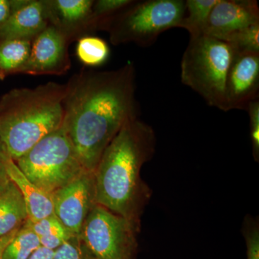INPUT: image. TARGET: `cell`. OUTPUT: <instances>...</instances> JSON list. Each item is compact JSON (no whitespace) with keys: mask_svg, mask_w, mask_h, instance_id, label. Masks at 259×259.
<instances>
[{"mask_svg":"<svg viewBox=\"0 0 259 259\" xmlns=\"http://www.w3.org/2000/svg\"><path fill=\"white\" fill-rule=\"evenodd\" d=\"M62 127L83 168L94 172L102 153L126 122L137 118L136 69L81 70L66 83Z\"/></svg>","mask_w":259,"mask_h":259,"instance_id":"cell-1","label":"cell"},{"mask_svg":"<svg viewBox=\"0 0 259 259\" xmlns=\"http://www.w3.org/2000/svg\"><path fill=\"white\" fill-rule=\"evenodd\" d=\"M156 136L139 119L126 122L102 153L94 173L97 204L141 226L151 191L141 176L152 157Z\"/></svg>","mask_w":259,"mask_h":259,"instance_id":"cell-2","label":"cell"},{"mask_svg":"<svg viewBox=\"0 0 259 259\" xmlns=\"http://www.w3.org/2000/svg\"><path fill=\"white\" fill-rule=\"evenodd\" d=\"M66 92V84L48 82L1 97L0 139L13 161L62 126Z\"/></svg>","mask_w":259,"mask_h":259,"instance_id":"cell-3","label":"cell"},{"mask_svg":"<svg viewBox=\"0 0 259 259\" xmlns=\"http://www.w3.org/2000/svg\"><path fill=\"white\" fill-rule=\"evenodd\" d=\"M237 50L209 35L190 37L181 62V80L211 107L226 112V83Z\"/></svg>","mask_w":259,"mask_h":259,"instance_id":"cell-4","label":"cell"},{"mask_svg":"<svg viewBox=\"0 0 259 259\" xmlns=\"http://www.w3.org/2000/svg\"><path fill=\"white\" fill-rule=\"evenodd\" d=\"M15 162L32 183L50 195L88 171L62 126Z\"/></svg>","mask_w":259,"mask_h":259,"instance_id":"cell-5","label":"cell"},{"mask_svg":"<svg viewBox=\"0 0 259 259\" xmlns=\"http://www.w3.org/2000/svg\"><path fill=\"white\" fill-rule=\"evenodd\" d=\"M185 15L183 0L135 1L112 19L106 30L113 45L134 42L148 47L162 32L180 28Z\"/></svg>","mask_w":259,"mask_h":259,"instance_id":"cell-6","label":"cell"},{"mask_svg":"<svg viewBox=\"0 0 259 259\" xmlns=\"http://www.w3.org/2000/svg\"><path fill=\"white\" fill-rule=\"evenodd\" d=\"M141 226L97 204L83 223L80 238L96 259H131Z\"/></svg>","mask_w":259,"mask_h":259,"instance_id":"cell-7","label":"cell"},{"mask_svg":"<svg viewBox=\"0 0 259 259\" xmlns=\"http://www.w3.org/2000/svg\"><path fill=\"white\" fill-rule=\"evenodd\" d=\"M51 196L56 217L71 234L79 236L88 214L97 204L93 172H83Z\"/></svg>","mask_w":259,"mask_h":259,"instance_id":"cell-8","label":"cell"},{"mask_svg":"<svg viewBox=\"0 0 259 259\" xmlns=\"http://www.w3.org/2000/svg\"><path fill=\"white\" fill-rule=\"evenodd\" d=\"M71 40L49 25L32 40L30 55L20 74L61 75L71 68L69 44Z\"/></svg>","mask_w":259,"mask_h":259,"instance_id":"cell-9","label":"cell"},{"mask_svg":"<svg viewBox=\"0 0 259 259\" xmlns=\"http://www.w3.org/2000/svg\"><path fill=\"white\" fill-rule=\"evenodd\" d=\"M258 92L259 53L237 51L226 79V112L246 110Z\"/></svg>","mask_w":259,"mask_h":259,"instance_id":"cell-10","label":"cell"},{"mask_svg":"<svg viewBox=\"0 0 259 259\" xmlns=\"http://www.w3.org/2000/svg\"><path fill=\"white\" fill-rule=\"evenodd\" d=\"M259 23L254 0H218L209 15L203 33L222 39L233 32Z\"/></svg>","mask_w":259,"mask_h":259,"instance_id":"cell-11","label":"cell"},{"mask_svg":"<svg viewBox=\"0 0 259 259\" xmlns=\"http://www.w3.org/2000/svg\"><path fill=\"white\" fill-rule=\"evenodd\" d=\"M49 25L47 0H24L23 4L0 25V41H32Z\"/></svg>","mask_w":259,"mask_h":259,"instance_id":"cell-12","label":"cell"},{"mask_svg":"<svg viewBox=\"0 0 259 259\" xmlns=\"http://www.w3.org/2000/svg\"><path fill=\"white\" fill-rule=\"evenodd\" d=\"M92 0H47L49 24L70 40L93 30Z\"/></svg>","mask_w":259,"mask_h":259,"instance_id":"cell-13","label":"cell"},{"mask_svg":"<svg viewBox=\"0 0 259 259\" xmlns=\"http://www.w3.org/2000/svg\"><path fill=\"white\" fill-rule=\"evenodd\" d=\"M8 178L18 187L26 205L28 221L35 222L54 214V204L50 194L32 183L9 156L3 163Z\"/></svg>","mask_w":259,"mask_h":259,"instance_id":"cell-14","label":"cell"},{"mask_svg":"<svg viewBox=\"0 0 259 259\" xmlns=\"http://www.w3.org/2000/svg\"><path fill=\"white\" fill-rule=\"evenodd\" d=\"M28 218L22 194L10 181L6 189L0 192V238L21 228Z\"/></svg>","mask_w":259,"mask_h":259,"instance_id":"cell-15","label":"cell"},{"mask_svg":"<svg viewBox=\"0 0 259 259\" xmlns=\"http://www.w3.org/2000/svg\"><path fill=\"white\" fill-rule=\"evenodd\" d=\"M31 44L30 40H24L0 41V80L20 74L30 55Z\"/></svg>","mask_w":259,"mask_h":259,"instance_id":"cell-16","label":"cell"},{"mask_svg":"<svg viewBox=\"0 0 259 259\" xmlns=\"http://www.w3.org/2000/svg\"><path fill=\"white\" fill-rule=\"evenodd\" d=\"M218 2V0L185 1V15L180 28L190 32V37L202 35L211 11Z\"/></svg>","mask_w":259,"mask_h":259,"instance_id":"cell-17","label":"cell"},{"mask_svg":"<svg viewBox=\"0 0 259 259\" xmlns=\"http://www.w3.org/2000/svg\"><path fill=\"white\" fill-rule=\"evenodd\" d=\"M40 246L38 237L23 225L7 245L2 259H28Z\"/></svg>","mask_w":259,"mask_h":259,"instance_id":"cell-18","label":"cell"},{"mask_svg":"<svg viewBox=\"0 0 259 259\" xmlns=\"http://www.w3.org/2000/svg\"><path fill=\"white\" fill-rule=\"evenodd\" d=\"M76 55L86 66H100L108 59L110 49L107 42L100 37H82L76 46Z\"/></svg>","mask_w":259,"mask_h":259,"instance_id":"cell-19","label":"cell"},{"mask_svg":"<svg viewBox=\"0 0 259 259\" xmlns=\"http://www.w3.org/2000/svg\"><path fill=\"white\" fill-rule=\"evenodd\" d=\"M221 40L229 42L238 51L259 53V23L229 34Z\"/></svg>","mask_w":259,"mask_h":259,"instance_id":"cell-20","label":"cell"},{"mask_svg":"<svg viewBox=\"0 0 259 259\" xmlns=\"http://www.w3.org/2000/svg\"><path fill=\"white\" fill-rule=\"evenodd\" d=\"M88 250L79 236L73 235L64 244L54 250L53 259H85Z\"/></svg>","mask_w":259,"mask_h":259,"instance_id":"cell-21","label":"cell"},{"mask_svg":"<svg viewBox=\"0 0 259 259\" xmlns=\"http://www.w3.org/2000/svg\"><path fill=\"white\" fill-rule=\"evenodd\" d=\"M24 226L31 230L38 238L51 236L55 233L67 231L62 223L56 217L55 214L42 218L35 222H30L27 220Z\"/></svg>","mask_w":259,"mask_h":259,"instance_id":"cell-22","label":"cell"},{"mask_svg":"<svg viewBox=\"0 0 259 259\" xmlns=\"http://www.w3.org/2000/svg\"><path fill=\"white\" fill-rule=\"evenodd\" d=\"M243 235L247 245V259H259V227L258 221L245 218Z\"/></svg>","mask_w":259,"mask_h":259,"instance_id":"cell-23","label":"cell"},{"mask_svg":"<svg viewBox=\"0 0 259 259\" xmlns=\"http://www.w3.org/2000/svg\"><path fill=\"white\" fill-rule=\"evenodd\" d=\"M249 115L250 135L251 140L253 156L256 161L259 159V100H253L250 102L247 107Z\"/></svg>","mask_w":259,"mask_h":259,"instance_id":"cell-24","label":"cell"},{"mask_svg":"<svg viewBox=\"0 0 259 259\" xmlns=\"http://www.w3.org/2000/svg\"><path fill=\"white\" fill-rule=\"evenodd\" d=\"M24 0H0V25L5 23Z\"/></svg>","mask_w":259,"mask_h":259,"instance_id":"cell-25","label":"cell"},{"mask_svg":"<svg viewBox=\"0 0 259 259\" xmlns=\"http://www.w3.org/2000/svg\"><path fill=\"white\" fill-rule=\"evenodd\" d=\"M54 255V250L40 246L28 259H53Z\"/></svg>","mask_w":259,"mask_h":259,"instance_id":"cell-26","label":"cell"},{"mask_svg":"<svg viewBox=\"0 0 259 259\" xmlns=\"http://www.w3.org/2000/svg\"><path fill=\"white\" fill-rule=\"evenodd\" d=\"M19 230H20V228H19V229L15 230L14 231L11 232V233H8L6 236H4L0 238V259H2L3 252H4L7 245L9 244L10 241L14 238L15 235L18 233Z\"/></svg>","mask_w":259,"mask_h":259,"instance_id":"cell-27","label":"cell"},{"mask_svg":"<svg viewBox=\"0 0 259 259\" xmlns=\"http://www.w3.org/2000/svg\"><path fill=\"white\" fill-rule=\"evenodd\" d=\"M10 182L6 172L5 171L4 167H0V192L4 191L8 187Z\"/></svg>","mask_w":259,"mask_h":259,"instance_id":"cell-28","label":"cell"},{"mask_svg":"<svg viewBox=\"0 0 259 259\" xmlns=\"http://www.w3.org/2000/svg\"><path fill=\"white\" fill-rule=\"evenodd\" d=\"M8 156V154L7 153L6 151H5L4 145H3L1 139H0V167H4L3 166V163H4L5 158Z\"/></svg>","mask_w":259,"mask_h":259,"instance_id":"cell-29","label":"cell"},{"mask_svg":"<svg viewBox=\"0 0 259 259\" xmlns=\"http://www.w3.org/2000/svg\"><path fill=\"white\" fill-rule=\"evenodd\" d=\"M85 259H96V258H94V257L93 256V255H92L91 254H90V253H89V251L88 250V254H87L86 255V258Z\"/></svg>","mask_w":259,"mask_h":259,"instance_id":"cell-30","label":"cell"}]
</instances>
